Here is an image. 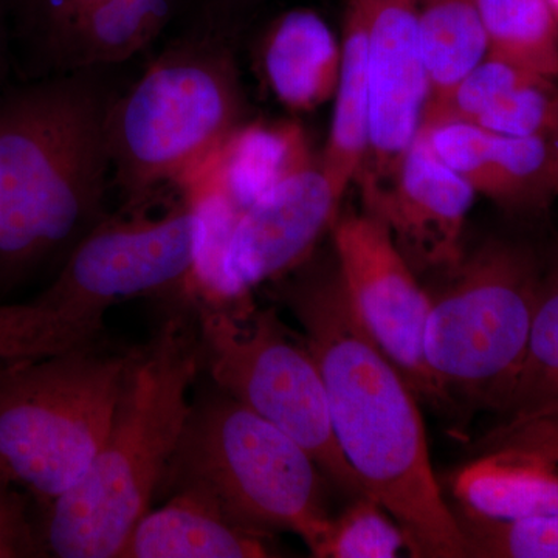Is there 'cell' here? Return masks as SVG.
<instances>
[{
    "label": "cell",
    "mask_w": 558,
    "mask_h": 558,
    "mask_svg": "<svg viewBox=\"0 0 558 558\" xmlns=\"http://www.w3.org/2000/svg\"><path fill=\"white\" fill-rule=\"evenodd\" d=\"M317 362L344 458L405 532L414 557H469V543L435 472L424 421L409 381L360 325L339 271L286 290Z\"/></svg>",
    "instance_id": "6da1fadb"
},
{
    "label": "cell",
    "mask_w": 558,
    "mask_h": 558,
    "mask_svg": "<svg viewBox=\"0 0 558 558\" xmlns=\"http://www.w3.org/2000/svg\"><path fill=\"white\" fill-rule=\"evenodd\" d=\"M98 70L24 81L0 97V288L68 255L106 218V121Z\"/></svg>",
    "instance_id": "7a4b0ae2"
},
{
    "label": "cell",
    "mask_w": 558,
    "mask_h": 558,
    "mask_svg": "<svg viewBox=\"0 0 558 558\" xmlns=\"http://www.w3.org/2000/svg\"><path fill=\"white\" fill-rule=\"evenodd\" d=\"M201 368L199 329L185 315H172L134 349L100 451L75 486L46 505L39 527L46 556L120 557L178 453Z\"/></svg>",
    "instance_id": "3957f363"
},
{
    "label": "cell",
    "mask_w": 558,
    "mask_h": 558,
    "mask_svg": "<svg viewBox=\"0 0 558 558\" xmlns=\"http://www.w3.org/2000/svg\"><path fill=\"white\" fill-rule=\"evenodd\" d=\"M242 123L244 98L226 27L202 17L110 102V182L121 209L148 207L161 191L182 189Z\"/></svg>",
    "instance_id": "277c9868"
},
{
    "label": "cell",
    "mask_w": 558,
    "mask_h": 558,
    "mask_svg": "<svg viewBox=\"0 0 558 558\" xmlns=\"http://www.w3.org/2000/svg\"><path fill=\"white\" fill-rule=\"evenodd\" d=\"M134 351L94 344L0 368V475L43 505L75 486L108 436Z\"/></svg>",
    "instance_id": "5b68a950"
},
{
    "label": "cell",
    "mask_w": 558,
    "mask_h": 558,
    "mask_svg": "<svg viewBox=\"0 0 558 558\" xmlns=\"http://www.w3.org/2000/svg\"><path fill=\"white\" fill-rule=\"evenodd\" d=\"M319 472L288 433L222 395L193 407L165 480L204 488L242 526L292 532L315 554L332 519Z\"/></svg>",
    "instance_id": "8992f818"
},
{
    "label": "cell",
    "mask_w": 558,
    "mask_h": 558,
    "mask_svg": "<svg viewBox=\"0 0 558 558\" xmlns=\"http://www.w3.org/2000/svg\"><path fill=\"white\" fill-rule=\"evenodd\" d=\"M432 296L425 360L449 409L499 410L517 379L542 296L543 279L526 250L484 245L447 274Z\"/></svg>",
    "instance_id": "52a82bcc"
},
{
    "label": "cell",
    "mask_w": 558,
    "mask_h": 558,
    "mask_svg": "<svg viewBox=\"0 0 558 558\" xmlns=\"http://www.w3.org/2000/svg\"><path fill=\"white\" fill-rule=\"evenodd\" d=\"M106 216L73 247L49 288L31 301L54 354L94 344L106 311L135 296L194 293L201 218L183 196Z\"/></svg>",
    "instance_id": "ba28073f"
},
{
    "label": "cell",
    "mask_w": 558,
    "mask_h": 558,
    "mask_svg": "<svg viewBox=\"0 0 558 558\" xmlns=\"http://www.w3.org/2000/svg\"><path fill=\"white\" fill-rule=\"evenodd\" d=\"M196 300L202 366L220 391L288 433L341 490L365 495L333 435L325 384L306 343L290 340L275 312L256 310L248 293Z\"/></svg>",
    "instance_id": "9c48e42d"
},
{
    "label": "cell",
    "mask_w": 558,
    "mask_h": 558,
    "mask_svg": "<svg viewBox=\"0 0 558 558\" xmlns=\"http://www.w3.org/2000/svg\"><path fill=\"white\" fill-rule=\"evenodd\" d=\"M333 247L341 284L365 332L398 366L417 399L449 409L425 360L432 299L388 227L369 213H349L333 223Z\"/></svg>",
    "instance_id": "30bf717a"
},
{
    "label": "cell",
    "mask_w": 558,
    "mask_h": 558,
    "mask_svg": "<svg viewBox=\"0 0 558 558\" xmlns=\"http://www.w3.org/2000/svg\"><path fill=\"white\" fill-rule=\"evenodd\" d=\"M175 0H0L24 81L121 64L167 27Z\"/></svg>",
    "instance_id": "8fae6325"
},
{
    "label": "cell",
    "mask_w": 558,
    "mask_h": 558,
    "mask_svg": "<svg viewBox=\"0 0 558 558\" xmlns=\"http://www.w3.org/2000/svg\"><path fill=\"white\" fill-rule=\"evenodd\" d=\"M369 2V149L362 191L391 178L424 126L429 84L418 31V0Z\"/></svg>",
    "instance_id": "7c38bea8"
},
{
    "label": "cell",
    "mask_w": 558,
    "mask_h": 558,
    "mask_svg": "<svg viewBox=\"0 0 558 558\" xmlns=\"http://www.w3.org/2000/svg\"><path fill=\"white\" fill-rule=\"evenodd\" d=\"M362 193L366 213L388 227L411 269L449 274L464 258L462 236L476 191L436 156L424 131L391 178Z\"/></svg>",
    "instance_id": "4fadbf2b"
},
{
    "label": "cell",
    "mask_w": 558,
    "mask_h": 558,
    "mask_svg": "<svg viewBox=\"0 0 558 558\" xmlns=\"http://www.w3.org/2000/svg\"><path fill=\"white\" fill-rule=\"evenodd\" d=\"M341 197L318 163L267 191L241 213L231 236L227 271L233 288L248 293L306 263L336 223Z\"/></svg>",
    "instance_id": "5bb4252c"
},
{
    "label": "cell",
    "mask_w": 558,
    "mask_h": 558,
    "mask_svg": "<svg viewBox=\"0 0 558 558\" xmlns=\"http://www.w3.org/2000/svg\"><path fill=\"white\" fill-rule=\"evenodd\" d=\"M429 146L444 163L508 208H535L558 194V146L554 135L494 134L453 117L425 120Z\"/></svg>",
    "instance_id": "9a60e30c"
},
{
    "label": "cell",
    "mask_w": 558,
    "mask_h": 558,
    "mask_svg": "<svg viewBox=\"0 0 558 558\" xmlns=\"http://www.w3.org/2000/svg\"><path fill=\"white\" fill-rule=\"evenodd\" d=\"M438 117H453L512 137L554 135L558 130L557 80L486 57L425 120Z\"/></svg>",
    "instance_id": "2e32d148"
},
{
    "label": "cell",
    "mask_w": 558,
    "mask_h": 558,
    "mask_svg": "<svg viewBox=\"0 0 558 558\" xmlns=\"http://www.w3.org/2000/svg\"><path fill=\"white\" fill-rule=\"evenodd\" d=\"M266 534L242 526L197 486H182L132 529L119 558L269 557Z\"/></svg>",
    "instance_id": "e0dca14e"
},
{
    "label": "cell",
    "mask_w": 558,
    "mask_h": 558,
    "mask_svg": "<svg viewBox=\"0 0 558 558\" xmlns=\"http://www.w3.org/2000/svg\"><path fill=\"white\" fill-rule=\"evenodd\" d=\"M340 65V39L310 9L281 14L260 43V75L274 97L295 112H310L333 100Z\"/></svg>",
    "instance_id": "ac0fdd59"
},
{
    "label": "cell",
    "mask_w": 558,
    "mask_h": 558,
    "mask_svg": "<svg viewBox=\"0 0 558 558\" xmlns=\"http://www.w3.org/2000/svg\"><path fill=\"white\" fill-rule=\"evenodd\" d=\"M314 163L306 134L295 121H245L183 186L204 180L242 213L279 182Z\"/></svg>",
    "instance_id": "d6986e66"
},
{
    "label": "cell",
    "mask_w": 558,
    "mask_h": 558,
    "mask_svg": "<svg viewBox=\"0 0 558 558\" xmlns=\"http://www.w3.org/2000/svg\"><path fill=\"white\" fill-rule=\"evenodd\" d=\"M369 2L348 0L339 84L319 167L341 199L357 182L369 149Z\"/></svg>",
    "instance_id": "ffe728a7"
},
{
    "label": "cell",
    "mask_w": 558,
    "mask_h": 558,
    "mask_svg": "<svg viewBox=\"0 0 558 558\" xmlns=\"http://www.w3.org/2000/svg\"><path fill=\"white\" fill-rule=\"evenodd\" d=\"M453 492L462 509L486 519L558 515V465L483 453L459 470Z\"/></svg>",
    "instance_id": "44dd1931"
},
{
    "label": "cell",
    "mask_w": 558,
    "mask_h": 558,
    "mask_svg": "<svg viewBox=\"0 0 558 558\" xmlns=\"http://www.w3.org/2000/svg\"><path fill=\"white\" fill-rule=\"evenodd\" d=\"M418 31L429 84L428 116L487 57V38L478 0H418Z\"/></svg>",
    "instance_id": "7402d4cb"
},
{
    "label": "cell",
    "mask_w": 558,
    "mask_h": 558,
    "mask_svg": "<svg viewBox=\"0 0 558 558\" xmlns=\"http://www.w3.org/2000/svg\"><path fill=\"white\" fill-rule=\"evenodd\" d=\"M487 57L558 80V22L548 0H478Z\"/></svg>",
    "instance_id": "603a6c76"
},
{
    "label": "cell",
    "mask_w": 558,
    "mask_h": 558,
    "mask_svg": "<svg viewBox=\"0 0 558 558\" xmlns=\"http://www.w3.org/2000/svg\"><path fill=\"white\" fill-rule=\"evenodd\" d=\"M498 413L501 424L558 416V269L543 281L526 355Z\"/></svg>",
    "instance_id": "cb8c5ba5"
},
{
    "label": "cell",
    "mask_w": 558,
    "mask_h": 558,
    "mask_svg": "<svg viewBox=\"0 0 558 558\" xmlns=\"http://www.w3.org/2000/svg\"><path fill=\"white\" fill-rule=\"evenodd\" d=\"M409 548L398 521L368 495H360L336 519L315 550L322 558H392Z\"/></svg>",
    "instance_id": "d4e9b609"
},
{
    "label": "cell",
    "mask_w": 558,
    "mask_h": 558,
    "mask_svg": "<svg viewBox=\"0 0 558 558\" xmlns=\"http://www.w3.org/2000/svg\"><path fill=\"white\" fill-rule=\"evenodd\" d=\"M469 557L558 558V515L494 520L461 510Z\"/></svg>",
    "instance_id": "484cf974"
},
{
    "label": "cell",
    "mask_w": 558,
    "mask_h": 558,
    "mask_svg": "<svg viewBox=\"0 0 558 558\" xmlns=\"http://www.w3.org/2000/svg\"><path fill=\"white\" fill-rule=\"evenodd\" d=\"M481 454L505 453L558 465V416L499 424L480 440Z\"/></svg>",
    "instance_id": "4316f807"
},
{
    "label": "cell",
    "mask_w": 558,
    "mask_h": 558,
    "mask_svg": "<svg viewBox=\"0 0 558 558\" xmlns=\"http://www.w3.org/2000/svg\"><path fill=\"white\" fill-rule=\"evenodd\" d=\"M16 484L0 475V558L43 557L40 529L33 526Z\"/></svg>",
    "instance_id": "83f0119b"
},
{
    "label": "cell",
    "mask_w": 558,
    "mask_h": 558,
    "mask_svg": "<svg viewBox=\"0 0 558 558\" xmlns=\"http://www.w3.org/2000/svg\"><path fill=\"white\" fill-rule=\"evenodd\" d=\"M20 336L16 318L10 306H0V359L10 360L17 354Z\"/></svg>",
    "instance_id": "f1b7e54d"
},
{
    "label": "cell",
    "mask_w": 558,
    "mask_h": 558,
    "mask_svg": "<svg viewBox=\"0 0 558 558\" xmlns=\"http://www.w3.org/2000/svg\"><path fill=\"white\" fill-rule=\"evenodd\" d=\"M550 10H553L554 16H556V20L558 22V0H548Z\"/></svg>",
    "instance_id": "f546056e"
},
{
    "label": "cell",
    "mask_w": 558,
    "mask_h": 558,
    "mask_svg": "<svg viewBox=\"0 0 558 558\" xmlns=\"http://www.w3.org/2000/svg\"><path fill=\"white\" fill-rule=\"evenodd\" d=\"M2 25H3V21H2V13H0V33H2Z\"/></svg>",
    "instance_id": "4dcf8cb0"
},
{
    "label": "cell",
    "mask_w": 558,
    "mask_h": 558,
    "mask_svg": "<svg viewBox=\"0 0 558 558\" xmlns=\"http://www.w3.org/2000/svg\"><path fill=\"white\" fill-rule=\"evenodd\" d=\"M554 137H556V142H557V146H558V130H557L556 134H554Z\"/></svg>",
    "instance_id": "1f68e13d"
}]
</instances>
